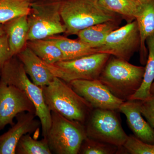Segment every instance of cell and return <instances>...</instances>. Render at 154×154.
Returning <instances> with one entry per match:
<instances>
[{
  "mask_svg": "<svg viewBox=\"0 0 154 154\" xmlns=\"http://www.w3.org/2000/svg\"><path fill=\"white\" fill-rule=\"evenodd\" d=\"M60 14L66 27L64 33L68 36L77 35L88 27L121 17L105 8L99 0H63Z\"/></svg>",
  "mask_w": 154,
  "mask_h": 154,
  "instance_id": "1",
  "label": "cell"
},
{
  "mask_svg": "<svg viewBox=\"0 0 154 154\" xmlns=\"http://www.w3.org/2000/svg\"><path fill=\"white\" fill-rule=\"evenodd\" d=\"M42 88L45 102L51 112L85 124L94 108L68 83L54 77L49 85Z\"/></svg>",
  "mask_w": 154,
  "mask_h": 154,
  "instance_id": "2",
  "label": "cell"
},
{
  "mask_svg": "<svg viewBox=\"0 0 154 154\" xmlns=\"http://www.w3.org/2000/svg\"><path fill=\"white\" fill-rule=\"evenodd\" d=\"M0 82L15 86L23 91L36 109L41 124L42 136L45 137L51 124V112L45 102L42 88L28 78L24 66L16 56L11 58L0 70Z\"/></svg>",
  "mask_w": 154,
  "mask_h": 154,
  "instance_id": "3",
  "label": "cell"
},
{
  "mask_svg": "<svg viewBox=\"0 0 154 154\" xmlns=\"http://www.w3.org/2000/svg\"><path fill=\"white\" fill-rule=\"evenodd\" d=\"M145 67L113 56L102 69L99 79L116 97L128 100L142 83Z\"/></svg>",
  "mask_w": 154,
  "mask_h": 154,
  "instance_id": "4",
  "label": "cell"
},
{
  "mask_svg": "<svg viewBox=\"0 0 154 154\" xmlns=\"http://www.w3.org/2000/svg\"><path fill=\"white\" fill-rule=\"evenodd\" d=\"M63 0H34L28 16V41L44 39L65 33L60 14Z\"/></svg>",
  "mask_w": 154,
  "mask_h": 154,
  "instance_id": "5",
  "label": "cell"
},
{
  "mask_svg": "<svg viewBox=\"0 0 154 154\" xmlns=\"http://www.w3.org/2000/svg\"><path fill=\"white\" fill-rule=\"evenodd\" d=\"M50 127L45 138L51 153L78 154L87 137L85 126L51 111Z\"/></svg>",
  "mask_w": 154,
  "mask_h": 154,
  "instance_id": "6",
  "label": "cell"
},
{
  "mask_svg": "<svg viewBox=\"0 0 154 154\" xmlns=\"http://www.w3.org/2000/svg\"><path fill=\"white\" fill-rule=\"evenodd\" d=\"M110 56L99 53L73 60L61 61L54 64L44 63L54 77L69 83L76 80L98 79Z\"/></svg>",
  "mask_w": 154,
  "mask_h": 154,
  "instance_id": "7",
  "label": "cell"
},
{
  "mask_svg": "<svg viewBox=\"0 0 154 154\" xmlns=\"http://www.w3.org/2000/svg\"><path fill=\"white\" fill-rule=\"evenodd\" d=\"M115 111L94 108L85 124L87 136L105 143L122 146L128 136Z\"/></svg>",
  "mask_w": 154,
  "mask_h": 154,
  "instance_id": "8",
  "label": "cell"
},
{
  "mask_svg": "<svg viewBox=\"0 0 154 154\" xmlns=\"http://www.w3.org/2000/svg\"><path fill=\"white\" fill-rule=\"evenodd\" d=\"M140 37L136 20L113 30L108 35L98 53L110 54L124 60H129L139 51Z\"/></svg>",
  "mask_w": 154,
  "mask_h": 154,
  "instance_id": "9",
  "label": "cell"
},
{
  "mask_svg": "<svg viewBox=\"0 0 154 154\" xmlns=\"http://www.w3.org/2000/svg\"><path fill=\"white\" fill-rule=\"evenodd\" d=\"M36 114V109L25 93L15 86L0 82V131L8 125H13L19 113Z\"/></svg>",
  "mask_w": 154,
  "mask_h": 154,
  "instance_id": "10",
  "label": "cell"
},
{
  "mask_svg": "<svg viewBox=\"0 0 154 154\" xmlns=\"http://www.w3.org/2000/svg\"><path fill=\"white\" fill-rule=\"evenodd\" d=\"M68 84L93 108L119 110L124 102L114 96L99 79L76 80Z\"/></svg>",
  "mask_w": 154,
  "mask_h": 154,
  "instance_id": "11",
  "label": "cell"
},
{
  "mask_svg": "<svg viewBox=\"0 0 154 154\" xmlns=\"http://www.w3.org/2000/svg\"><path fill=\"white\" fill-rule=\"evenodd\" d=\"M36 114L25 112L16 116L17 122L7 132L0 135V154H15L20 139L27 134L36 132L41 126Z\"/></svg>",
  "mask_w": 154,
  "mask_h": 154,
  "instance_id": "12",
  "label": "cell"
},
{
  "mask_svg": "<svg viewBox=\"0 0 154 154\" xmlns=\"http://www.w3.org/2000/svg\"><path fill=\"white\" fill-rule=\"evenodd\" d=\"M140 101H124L119 110L126 116L128 125L135 137L144 142L154 144V128L143 117Z\"/></svg>",
  "mask_w": 154,
  "mask_h": 154,
  "instance_id": "13",
  "label": "cell"
},
{
  "mask_svg": "<svg viewBox=\"0 0 154 154\" xmlns=\"http://www.w3.org/2000/svg\"><path fill=\"white\" fill-rule=\"evenodd\" d=\"M34 84L42 88L49 85L54 75L41 59L26 45L16 55Z\"/></svg>",
  "mask_w": 154,
  "mask_h": 154,
  "instance_id": "14",
  "label": "cell"
},
{
  "mask_svg": "<svg viewBox=\"0 0 154 154\" xmlns=\"http://www.w3.org/2000/svg\"><path fill=\"white\" fill-rule=\"evenodd\" d=\"M135 20L140 34V63L144 65L146 63L148 54L146 40L154 34V0H146L142 2Z\"/></svg>",
  "mask_w": 154,
  "mask_h": 154,
  "instance_id": "15",
  "label": "cell"
},
{
  "mask_svg": "<svg viewBox=\"0 0 154 154\" xmlns=\"http://www.w3.org/2000/svg\"><path fill=\"white\" fill-rule=\"evenodd\" d=\"M27 16L17 17L4 25L13 56L26 46L29 30Z\"/></svg>",
  "mask_w": 154,
  "mask_h": 154,
  "instance_id": "16",
  "label": "cell"
},
{
  "mask_svg": "<svg viewBox=\"0 0 154 154\" xmlns=\"http://www.w3.org/2000/svg\"><path fill=\"white\" fill-rule=\"evenodd\" d=\"M54 42L62 52L63 60H70L99 53L96 48L81 41L79 38L70 39L66 36L58 35L46 38Z\"/></svg>",
  "mask_w": 154,
  "mask_h": 154,
  "instance_id": "17",
  "label": "cell"
},
{
  "mask_svg": "<svg viewBox=\"0 0 154 154\" xmlns=\"http://www.w3.org/2000/svg\"><path fill=\"white\" fill-rule=\"evenodd\" d=\"M120 20L102 22L86 28L77 34L78 38L94 48L101 47L107 36L119 28Z\"/></svg>",
  "mask_w": 154,
  "mask_h": 154,
  "instance_id": "18",
  "label": "cell"
},
{
  "mask_svg": "<svg viewBox=\"0 0 154 154\" xmlns=\"http://www.w3.org/2000/svg\"><path fill=\"white\" fill-rule=\"evenodd\" d=\"M146 43L148 54L143 80L140 88L129 100L144 101L151 95V86L154 81V34L147 38Z\"/></svg>",
  "mask_w": 154,
  "mask_h": 154,
  "instance_id": "19",
  "label": "cell"
},
{
  "mask_svg": "<svg viewBox=\"0 0 154 154\" xmlns=\"http://www.w3.org/2000/svg\"><path fill=\"white\" fill-rule=\"evenodd\" d=\"M26 45L45 63L53 65L63 60L61 51L47 38L29 40Z\"/></svg>",
  "mask_w": 154,
  "mask_h": 154,
  "instance_id": "20",
  "label": "cell"
},
{
  "mask_svg": "<svg viewBox=\"0 0 154 154\" xmlns=\"http://www.w3.org/2000/svg\"><path fill=\"white\" fill-rule=\"evenodd\" d=\"M102 5L118 14L128 23L136 19L142 2L138 0H99Z\"/></svg>",
  "mask_w": 154,
  "mask_h": 154,
  "instance_id": "21",
  "label": "cell"
},
{
  "mask_svg": "<svg viewBox=\"0 0 154 154\" xmlns=\"http://www.w3.org/2000/svg\"><path fill=\"white\" fill-rule=\"evenodd\" d=\"M30 3L26 0H0V23L5 25L17 17L28 16Z\"/></svg>",
  "mask_w": 154,
  "mask_h": 154,
  "instance_id": "22",
  "label": "cell"
},
{
  "mask_svg": "<svg viewBox=\"0 0 154 154\" xmlns=\"http://www.w3.org/2000/svg\"><path fill=\"white\" fill-rule=\"evenodd\" d=\"M17 154H52L47 140H41L31 137L30 134L24 135L19 140L16 149Z\"/></svg>",
  "mask_w": 154,
  "mask_h": 154,
  "instance_id": "23",
  "label": "cell"
},
{
  "mask_svg": "<svg viewBox=\"0 0 154 154\" xmlns=\"http://www.w3.org/2000/svg\"><path fill=\"white\" fill-rule=\"evenodd\" d=\"M125 152L123 146L118 147L87 137L81 145L79 154H114Z\"/></svg>",
  "mask_w": 154,
  "mask_h": 154,
  "instance_id": "24",
  "label": "cell"
},
{
  "mask_svg": "<svg viewBox=\"0 0 154 154\" xmlns=\"http://www.w3.org/2000/svg\"><path fill=\"white\" fill-rule=\"evenodd\" d=\"M123 147L127 153L154 154V144L144 142L132 135L128 136Z\"/></svg>",
  "mask_w": 154,
  "mask_h": 154,
  "instance_id": "25",
  "label": "cell"
},
{
  "mask_svg": "<svg viewBox=\"0 0 154 154\" xmlns=\"http://www.w3.org/2000/svg\"><path fill=\"white\" fill-rule=\"evenodd\" d=\"M140 109L143 116L154 128V94L144 101H140Z\"/></svg>",
  "mask_w": 154,
  "mask_h": 154,
  "instance_id": "26",
  "label": "cell"
},
{
  "mask_svg": "<svg viewBox=\"0 0 154 154\" xmlns=\"http://www.w3.org/2000/svg\"><path fill=\"white\" fill-rule=\"evenodd\" d=\"M7 34L0 36V70L5 64L13 57Z\"/></svg>",
  "mask_w": 154,
  "mask_h": 154,
  "instance_id": "27",
  "label": "cell"
},
{
  "mask_svg": "<svg viewBox=\"0 0 154 154\" xmlns=\"http://www.w3.org/2000/svg\"><path fill=\"white\" fill-rule=\"evenodd\" d=\"M6 31L5 29V25L0 23V36L5 34Z\"/></svg>",
  "mask_w": 154,
  "mask_h": 154,
  "instance_id": "28",
  "label": "cell"
},
{
  "mask_svg": "<svg viewBox=\"0 0 154 154\" xmlns=\"http://www.w3.org/2000/svg\"><path fill=\"white\" fill-rule=\"evenodd\" d=\"M150 94H154V81L151 86Z\"/></svg>",
  "mask_w": 154,
  "mask_h": 154,
  "instance_id": "29",
  "label": "cell"
},
{
  "mask_svg": "<svg viewBox=\"0 0 154 154\" xmlns=\"http://www.w3.org/2000/svg\"><path fill=\"white\" fill-rule=\"evenodd\" d=\"M138 1H140V2H143L146 1V0H138Z\"/></svg>",
  "mask_w": 154,
  "mask_h": 154,
  "instance_id": "30",
  "label": "cell"
},
{
  "mask_svg": "<svg viewBox=\"0 0 154 154\" xmlns=\"http://www.w3.org/2000/svg\"><path fill=\"white\" fill-rule=\"evenodd\" d=\"M26 1H28V2H33V1H34V0H26Z\"/></svg>",
  "mask_w": 154,
  "mask_h": 154,
  "instance_id": "31",
  "label": "cell"
}]
</instances>
